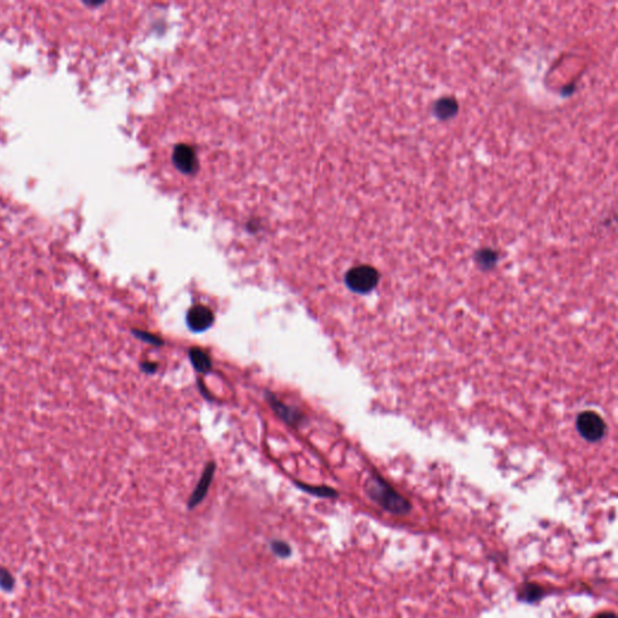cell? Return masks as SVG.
I'll return each mask as SVG.
<instances>
[{"label":"cell","mask_w":618,"mask_h":618,"mask_svg":"<svg viewBox=\"0 0 618 618\" xmlns=\"http://www.w3.org/2000/svg\"><path fill=\"white\" fill-rule=\"evenodd\" d=\"M366 492L374 503L387 512L406 515L412 510L411 503L379 477H371L367 481Z\"/></svg>","instance_id":"1"},{"label":"cell","mask_w":618,"mask_h":618,"mask_svg":"<svg viewBox=\"0 0 618 618\" xmlns=\"http://www.w3.org/2000/svg\"><path fill=\"white\" fill-rule=\"evenodd\" d=\"M379 282L377 269L371 266H356L346 274V285L356 294H369Z\"/></svg>","instance_id":"2"},{"label":"cell","mask_w":618,"mask_h":618,"mask_svg":"<svg viewBox=\"0 0 618 618\" xmlns=\"http://www.w3.org/2000/svg\"><path fill=\"white\" fill-rule=\"evenodd\" d=\"M576 426L582 437L591 442L601 440L606 431V424L603 418L595 412L591 411L583 412L578 415Z\"/></svg>","instance_id":"3"},{"label":"cell","mask_w":618,"mask_h":618,"mask_svg":"<svg viewBox=\"0 0 618 618\" xmlns=\"http://www.w3.org/2000/svg\"><path fill=\"white\" fill-rule=\"evenodd\" d=\"M186 323L192 333H204L214 323V314L206 306L196 305L187 312Z\"/></svg>","instance_id":"4"},{"label":"cell","mask_w":618,"mask_h":618,"mask_svg":"<svg viewBox=\"0 0 618 618\" xmlns=\"http://www.w3.org/2000/svg\"><path fill=\"white\" fill-rule=\"evenodd\" d=\"M266 397H267L268 403H269V406L272 407L274 413L279 418H282L286 424H289L290 426H299V425L303 423L305 415H303L302 412L299 411L297 408H294V407L287 406L285 403H283L269 392H266Z\"/></svg>","instance_id":"5"},{"label":"cell","mask_w":618,"mask_h":618,"mask_svg":"<svg viewBox=\"0 0 618 618\" xmlns=\"http://www.w3.org/2000/svg\"><path fill=\"white\" fill-rule=\"evenodd\" d=\"M173 162L176 168L183 173H194L199 167L197 155L189 145H179L173 153Z\"/></svg>","instance_id":"6"},{"label":"cell","mask_w":618,"mask_h":618,"mask_svg":"<svg viewBox=\"0 0 618 618\" xmlns=\"http://www.w3.org/2000/svg\"><path fill=\"white\" fill-rule=\"evenodd\" d=\"M214 472H215V464H214V462H209V464L206 466V469H204L202 478L199 481V485H197L196 490H194V493H192L191 498H190L189 503H187L189 508H196V506L206 498L208 490H209L210 483H212V477H214Z\"/></svg>","instance_id":"7"},{"label":"cell","mask_w":618,"mask_h":618,"mask_svg":"<svg viewBox=\"0 0 618 618\" xmlns=\"http://www.w3.org/2000/svg\"><path fill=\"white\" fill-rule=\"evenodd\" d=\"M189 356L191 364L199 374H209L212 371V360H210V356L207 351L194 346L190 349Z\"/></svg>","instance_id":"8"},{"label":"cell","mask_w":618,"mask_h":618,"mask_svg":"<svg viewBox=\"0 0 618 618\" xmlns=\"http://www.w3.org/2000/svg\"><path fill=\"white\" fill-rule=\"evenodd\" d=\"M544 595V590L534 583H526L521 590L519 599L526 603H534L536 600L541 599Z\"/></svg>","instance_id":"9"},{"label":"cell","mask_w":618,"mask_h":618,"mask_svg":"<svg viewBox=\"0 0 618 618\" xmlns=\"http://www.w3.org/2000/svg\"><path fill=\"white\" fill-rule=\"evenodd\" d=\"M436 114L441 119H448L457 111V103L452 98H443L436 104Z\"/></svg>","instance_id":"10"},{"label":"cell","mask_w":618,"mask_h":618,"mask_svg":"<svg viewBox=\"0 0 618 618\" xmlns=\"http://www.w3.org/2000/svg\"><path fill=\"white\" fill-rule=\"evenodd\" d=\"M300 490H305L307 493L313 494L320 498H336L337 492L328 487H313V485H302L300 482L296 483Z\"/></svg>","instance_id":"11"},{"label":"cell","mask_w":618,"mask_h":618,"mask_svg":"<svg viewBox=\"0 0 618 618\" xmlns=\"http://www.w3.org/2000/svg\"><path fill=\"white\" fill-rule=\"evenodd\" d=\"M132 333L138 340L147 342L149 344H153V346H163V340L156 336V335H153V333H145V331H142V330H132Z\"/></svg>","instance_id":"12"},{"label":"cell","mask_w":618,"mask_h":618,"mask_svg":"<svg viewBox=\"0 0 618 618\" xmlns=\"http://www.w3.org/2000/svg\"><path fill=\"white\" fill-rule=\"evenodd\" d=\"M271 549H272L273 553L277 554L278 557H281V558H286L291 554L290 546L284 541H273L271 544Z\"/></svg>","instance_id":"13"},{"label":"cell","mask_w":618,"mask_h":618,"mask_svg":"<svg viewBox=\"0 0 618 618\" xmlns=\"http://www.w3.org/2000/svg\"><path fill=\"white\" fill-rule=\"evenodd\" d=\"M15 585V580L12 575L10 574L6 569H0V586L4 588L5 591H10Z\"/></svg>","instance_id":"14"},{"label":"cell","mask_w":618,"mask_h":618,"mask_svg":"<svg viewBox=\"0 0 618 618\" xmlns=\"http://www.w3.org/2000/svg\"><path fill=\"white\" fill-rule=\"evenodd\" d=\"M158 366L155 362H149V361H145L142 364V369H143L145 374H153L156 372V369Z\"/></svg>","instance_id":"15"},{"label":"cell","mask_w":618,"mask_h":618,"mask_svg":"<svg viewBox=\"0 0 618 618\" xmlns=\"http://www.w3.org/2000/svg\"><path fill=\"white\" fill-rule=\"evenodd\" d=\"M595 618H616V615L611 614V612H605V614L599 615L598 617Z\"/></svg>","instance_id":"16"}]
</instances>
